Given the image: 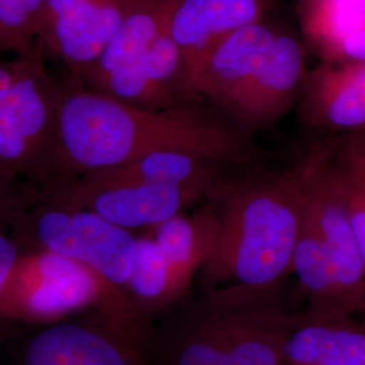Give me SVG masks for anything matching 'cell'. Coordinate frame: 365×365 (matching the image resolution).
<instances>
[{
    "instance_id": "cell-20",
    "label": "cell",
    "mask_w": 365,
    "mask_h": 365,
    "mask_svg": "<svg viewBox=\"0 0 365 365\" xmlns=\"http://www.w3.org/2000/svg\"><path fill=\"white\" fill-rule=\"evenodd\" d=\"M331 160L365 267V138L345 137L333 148Z\"/></svg>"
},
{
    "instance_id": "cell-15",
    "label": "cell",
    "mask_w": 365,
    "mask_h": 365,
    "mask_svg": "<svg viewBox=\"0 0 365 365\" xmlns=\"http://www.w3.org/2000/svg\"><path fill=\"white\" fill-rule=\"evenodd\" d=\"M267 4L268 0H180L170 34L182 53L188 87L191 73L206 54L232 33L262 21Z\"/></svg>"
},
{
    "instance_id": "cell-7",
    "label": "cell",
    "mask_w": 365,
    "mask_h": 365,
    "mask_svg": "<svg viewBox=\"0 0 365 365\" xmlns=\"http://www.w3.org/2000/svg\"><path fill=\"white\" fill-rule=\"evenodd\" d=\"M21 250H45L92 269L113 287L126 288L135 237L88 210L66 209L34 194L10 226Z\"/></svg>"
},
{
    "instance_id": "cell-21",
    "label": "cell",
    "mask_w": 365,
    "mask_h": 365,
    "mask_svg": "<svg viewBox=\"0 0 365 365\" xmlns=\"http://www.w3.org/2000/svg\"><path fill=\"white\" fill-rule=\"evenodd\" d=\"M300 16L307 37L325 58L341 39L365 27V0H324Z\"/></svg>"
},
{
    "instance_id": "cell-22",
    "label": "cell",
    "mask_w": 365,
    "mask_h": 365,
    "mask_svg": "<svg viewBox=\"0 0 365 365\" xmlns=\"http://www.w3.org/2000/svg\"><path fill=\"white\" fill-rule=\"evenodd\" d=\"M45 0H0V53L25 54L36 43L39 16Z\"/></svg>"
},
{
    "instance_id": "cell-14",
    "label": "cell",
    "mask_w": 365,
    "mask_h": 365,
    "mask_svg": "<svg viewBox=\"0 0 365 365\" xmlns=\"http://www.w3.org/2000/svg\"><path fill=\"white\" fill-rule=\"evenodd\" d=\"M180 0H129L114 37L99 58L71 76L80 86L101 91L106 84L140 64L164 33Z\"/></svg>"
},
{
    "instance_id": "cell-16",
    "label": "cell",
    "mask_w": 365,
    "mask_h": 365,
    "mask_svg": "<svg viewBox=\"0 0 365 365\" xmlns=\"http://www.w3.org/2000/svg\"><path fill=\"white\" fill-rule=\"evenodd\" d=\"M230 164L205 157L161 152L113 167L90 170L78 178L92 182H143L194 188L210 197L226 182Z\"/></svg>"
},
{
    "instance_id": "cell-1",
    "label": "cell",
    "mask_w": 365,
    "mask_h": 365,
    "mask_svg": "<svg viewBox=\"0 0 365 365\" xmlns=\"http://www.w3.org/2000/svg\"><path fill=\"white\" fill-rule=\"evenodd\" d=\"M161 152H179L256 167L267 153L249 135L199 103L152 110L71 80L61 86L52 172L38 191Z\"/></svg>"
},
{
    "instance_id": "cell-24",
    "label": "cell",
    "mask_w": 365,
    "mask_h": 365,
    "mask_svg": "<svg viewBox=\"0 0 365 365\" xmlns=\"http://www.w3.org/2000/svg\"><path fill=\"white\" fill-rule=\"evenodd\" d=\"M327 63H365V27L341 39L327 53Z\"/></svg>"
},
{
    "instance_id": "cell-9",
    "label": "cell",
    "mask_w": 365,
    "mask_h": 365,
    "mask_svg": "<svg viewBox=\"0 0 365 365\" xmlns=\"http://www.w3.org/2000/svg\"><path fill=\"white\" fill-rule=\"evenodd\" d=\"M37 195L58 207L88 210L128 230L155 227L202 197H207L197 190L179 185L92 182L81 178L37 191Z\"/></svg>"
},
{
    "instance_id": "cell-28",
    "label": "cell",
    "mask_w": 365,
    "mask_h": 365,
    "mask_svg": "<svg viewBox=\"0 0 365 365\" xmlns=\"http://www.w3.org/2000/svg\"><path fill=\"white\" fill-rule=\"evenodd\" d=\"M364 327H365V325H364Z\"/></svg>"
},
{
    "instance_id": "cell-26",
    "label": "cell",
    "mask_w": 365,
    "mask_h": 365,
    "mask_svg": "<svg viewBox=\"0 0 365 365\" xmlns=\"http://www.w3.org/2000/svg\"><path fill=\"white\" fill-rule=\"evenodd\" d=\"M324 0H298V4L300 7V14L309 11L310 9H313L314 6H317L318 3H321Z\"/></svg>"
},
{
    "instance_id": "cell-3",
    "label": "cell",
    "mask_w": 365,
    "mask_h": 365,
    "mask_svg": "<svg viewBox=\"0 0 365 365\" xmlns=\"http://www.w3.org/2000/svg\"><path fill=\"white\" fill-rule=\"evenodd\" d=\"M280 287L214 288L153 331V365H284L298 314Z\"/></svg>"
},
{
    "instance_id": "cell-13",
    "label": "cell",
    "mask_w": 365,
    "mask_h": 365,
    "mask_svg": "<svg viewBox=\"0 0 365 365\" xmlns=\"http://www.w3.org/2000/svg\"><path fill=\"white\" fill-rule=\"evenodd\" d=\"M299 115L317 130L365 138V63H325L309 72Z\"/></svg>"
},
{
    "instance_id": "cell-4",
    "label": "cell",
    "mask_w": 365,
    "mask_h": 365,
    "mask_svg": "<svg viewBox=\"0 0 365 365\" xmlns=\"http://www.w3.org/2000/svg\"><path fill=\"white\" fill-rule=\"evenodd\" d=\"M306 195L291 269L321 318L365 312V267L339 191L330 148L302 158Z\"/></svg>"
},
{
    "instance_id": "cell-6",
    "label": "cell",
    "mask_w": 365,
    "mask_h": 365,
    "mask_svg": "<svg viewBox=\"0 0 365 365\" xmlns=\"http://www.w3.org/2000/svg\"><path fill=\"white\" fill-rule=\"evenodd\" d=\"M88 306L135 309L128 291L113 287L76 261L45 250H21L0 297V319L42 325Z\"/></svg>"
},
{
    "instance_id": "cell-17",
    "label": "cell",
    "mask_w": 365,
    "mask_h": 365,
    "mask_svg": "<svg viewBox=\"0 0 365 365\" xmlns=\"http://www.w3.org/2000/svg\"><path fill=\"white\" fill-rule=\"evenodd\" d=\"M284 365H365V327L352 318L302 315L286 342Z\"/></svg>"
},
{
    "instance_id": "cell-5",
    "label": "cell",
    "mask_w": 365,
    "mask_h": 365,
    "mask_svg": "<svg viewBox=\"0 0 365 365\" xmlns=\"http://www.w3.org/2000/svg\"><path fill=\"white\" fill-rule=\"evenodd\" d=\"M61 86L41 49L0 58V176L43 188L52 172Z\"/></svg>"
},
{
    "instance_id": "cell-10",
    "label": "cell",
    "mask_w": 365,
    "mask_h": 365,
    "mask_svg": "<svg viewBox=\"0 0 365 365\" xmlns=\"http://www.w3.org/2000/svg\"><path fill=\"white\" fill-rule=\"evenodd\" d=\"M129 0H45L36 43L76 76L103 53Z\"/></svg>"
},
{
    "instance_id": "cell-12",
    "label": "cell",
    "mask_w": 365,
    "mask_h": 365,
    "mask_svg": "<svg viewBox=\"0 0 365 365\" xmlns=\"http://www.w3.org/2000/svg\"><path fill=\"white\" fill-rule=\"evenodd\" d=\"M279 31L260 21L222 39L190 76L196 99L209 101L223 117L260 66Z\"/></svg>"
},
{
    "instance_id": "cell-27",
    "label": "cell",
    "mask_w": 365,
    "mask_h": 365,
    "mask_svg": "<svg viewBox=\"0 0 365 365\" xmlns=\"http://www.w3.org/2000/svg\"><path fill=\"white\" fill-rule=\"evenodd\" d=\"M1 57H3V54H1V53H0V58H1Z\"/></svg>"
},
{
    "instance_id": "cell-2",
    "label": "cell",
    "mask_w": 365,
    "mask_h": 365,
    "mask_svg": "<svg viewBox=\"0 0 365 365\" xmlns=\"http://www.w3.org/2000/svg\"><path fill=\"white\" fill-rule=\"evenodd\" d=\"M304 195L303 160L291 170L220 185L209 197L217 230L200 267L206 287H280L291 269Z\"/></svg>"
},
{
    "instance_id": "cell-23",
    "label": "cell",
    "mask_w": 365,
    "mask_h": 365,
    "mask_svg": "<svg viewBox=\"0 0 365 365\" xmlns=\"http://www.w3.org/2000/svg\"><path fill=\"white\" fill-rule=\"evenodd\" d=\"M34 194L29 182L0 176V229L9 230L14 218Z\"/></svg>"
},
{
    "instance_id": "cell-11",
    "label": "cell",
    "mask_w": 365,
    "mask_h": 365,
    "mask_svg": "<svg viewBox=\"0 0 365 365\" xmlns=\"http://www.w3.org/2000/svg\"><path fill=\"white\" fill-rule=\"evenodd\" d=\"M307 73L302 43L297 37L279 31L260 66L223 118L244 134L272 125L299 101Z\"/></svg>"
},
{
    "instance_id": "cell-19",
    "label": "cell",
    "mask_w": 365,
    "mask_h": 365,
    "mask_svg": "<svg viewBox=\"0 0 365 365\" xmlns=\"http://www.w3.org/2000/svg\"><path fill=\"white\" fill-rule=\"evenodd\" d=\"M128 292L145 317L173 303L168 262L150 237L135 240Z\"/></svg>"
},
{
    "instance_id": "cell-8",
    "label": "cell",
    "mask_w": 365,
    "mask_h": 365,
    "mask_svg": "<svg viewBox=\"0 0 365 365\" xmlns=\"http://www.w3.org/2000/svg\"><path fill=\"white\" fill-rule=\"evenodd\" d=\"M93 312L39 325L16 342L9 365H153L146 318Z\"/></svg>"
},
{
    "instance_id": "cell-18",
    "label": "cell",
    "mask_w": 365,
    "mask_h": 365,
    "mask_svg": "<svg viewBox=\"0 0 365 365\" xmlns=\"http://www.w3.org/2000/svg\"><path fill=\"white\" fill-rule=\"evenodd\" d=\"M217 221L214 211L194 217L176 214L155 226V241L168 262L173 302L187 291L194 274L209 257L214 245Z\"/></svg>"
},
{
    "instance_id": "cell-25",
    "label": "cell",
    "mask_w": 365,
    "mask_h": 365,
    "mask_svg": "<svg viewBox=\"0 0 365 365\" xmlns=\"http://www.w3.org/2000/svg\"><path fill=\"white\" fill-rule=\"evenodd\" d=\"M19 253L21 249L13 235H9L6 229H0V297Z\"/></svg>"
}]
</instances>
